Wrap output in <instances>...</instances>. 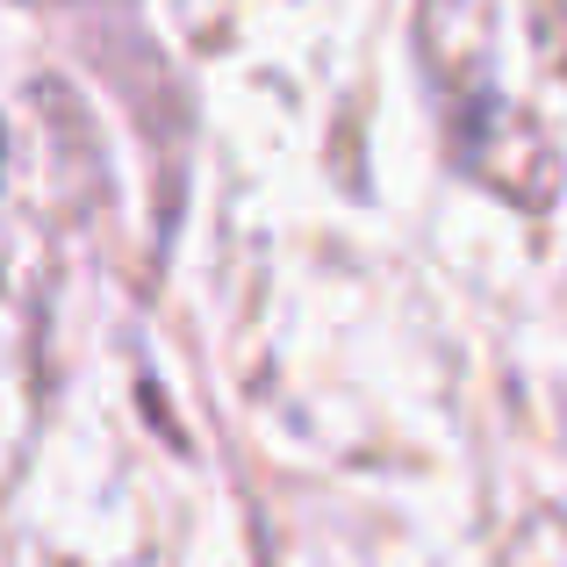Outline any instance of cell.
Masks as SVG:
<instances>
[]
</instances>
